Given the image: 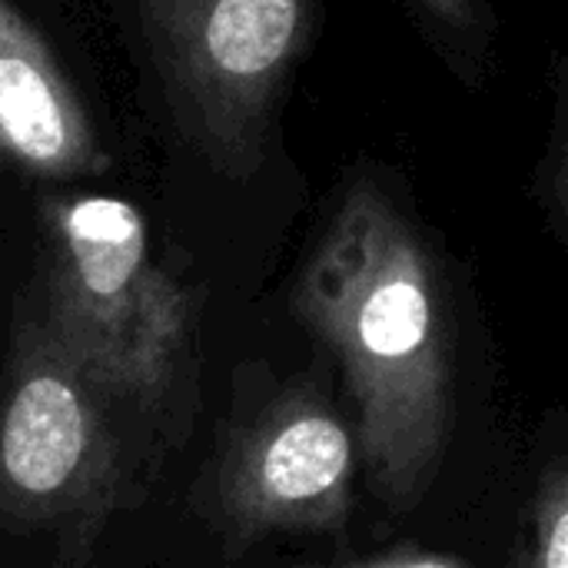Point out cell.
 Here are the masks:
<instances>
[{
  "instance_id": "1",
  "label": "cell",
  "mask_w": 568,
  "mask_h": 568,
  "mask_svg": "<svg viewBox=\"0 0 568 568\" xmlns=\"http://www.w3.org/2000/svg\"><path fill=\"white\" fill-rule=\"evenodd\" d=\"M293 313L343 366L376 493L413 509L446 453L453 373L433 250L383 183L343 186L300 270Z\"/></svg>"
},
{
  "instance_id": "2",
  "label": "cell",
  "mask_w": 568,
  "mask_h": 568,
  "mask_svg": "<svg viewBox=\"0 0 568 568\" xmlns=\"http://www.w3.org/2000/svg\"><path fill=\"white\" fill-rule=\"evenodd\" d=\"M40 323L106 396L160 399L183 359L190 300L153 260L143 213L120 196L43 203Z\"/></svg>"
},
{
  "instance_id": "3",
  "label": "cell",
  "mask_w": 568,
  "mask_h": 568,
  "mask_svg": "<svg viewBox=\"0 0 568 568\" xmlns=\"http://www.w3.org/2000/svg\"><path fill=\"white\" fill-rule=\"evenodd\" d=\"M173 130L216 173L250 180L276 130L316 0H130Z\"/></svg>"
},
{
  "instance_id": "4",
  "label": "cell",
  "mask_w": 568,
  "mask_h": 568,
  "mask_svg": "<svg viewBox=\"0 0 568 568\" xmlns=\"http://www.w3.org/2000/svg\"><path fill=\"white\" fill-rule=\"evenodd\" d=\"M103 399L40 320L20 333L0 396V523L70 539L100 532L116 483Z\"/></svg>"
},
{
  "instance_id": "5",
  "label": "cell",
  "mask_w": 568,
  "mask_h": 568,
  "mask_svg": "<svg viewBox=\"0 0 568 568\" xmlns=\"http://www.w3.org/2000/svg\"><path fill=\"white\" fill-rule=\"evenodd\" d=\"M356 443L343 416L310 389L273 399L233 433L216 496L233 536L329 532L349 519Z\"/></svg>"
},
{
  "instance_id": "6",
  "label": "cell",
  "mask_w": 568,
  "mask_h": 568,
  "mask_svg": "<svg viewBox=\"0 0 568 568\" xmlns=\"http://www.w3.org/2000/svg\"><path fill=\"white\" fill-rule=\"evenodd\" d=\"M0 160L43 180L110 166L97 126L40 30L0 0Z\"/></svg>"
},
{
  "instance_id": "7",
  "label": "cell",
  "mask_w": 568,
  "mask_h": 568,
  "mask_svg": "<svg viewBox=\"0 0 568 568\" xmlns=\"http://www.w3.org/2000/svg\"><path fill=\"white\" fill-rule=\"evenodd\" d=\"M513 568H568V469L552 463L529 503L526 536Z\"/></svg>"
},
{
  "instance_id": "8",
  "label": "cell",
  "mask_w": 568,
  "mask_h": 568,
  "mask_svg": "<svg viewBox=\"0 0 568 568\" xmlns=\"http://www.w3.org/2000/svg\"><path fill=\"white\" fill-rule=\"evenodd\" d=\"M562 77H559V97H556V116H552V136L549 150L539 166V186H542V206L552 213V226L566 233V100H562Z\"/></svg>"
},
{
  "instance_id": "9",
  "label": "cell",
  "mask_w": 568,
  "mask_h": 568,
  "mask_svg": "<svg viewBox=\"0 0 568 568\" xmlns=\"http://www.w3.org/2000/svg\"><path fill=\"white\" fill-rule=\"evenodd\" d=\"M413 7L439 27L449 43L473 47L486 37V7L483 0H413Z\"/></svg>"
},
{
  "instance_id": "10",
  "label": "cell",
  "mask_w": 568,
  "mask_h": 568,
  "mask_svg": "<svg viewBox=\"0 0 568 568\" xmlns=\"http://www.w3.org/2000/svg\"><path fill=\"white\" fill-rule=\"evenodd\" d=\"M336 568H473L466 559L449 556V552H429V549H399L369 562H353V566Z\"/></svg>"
}]
</instances>
